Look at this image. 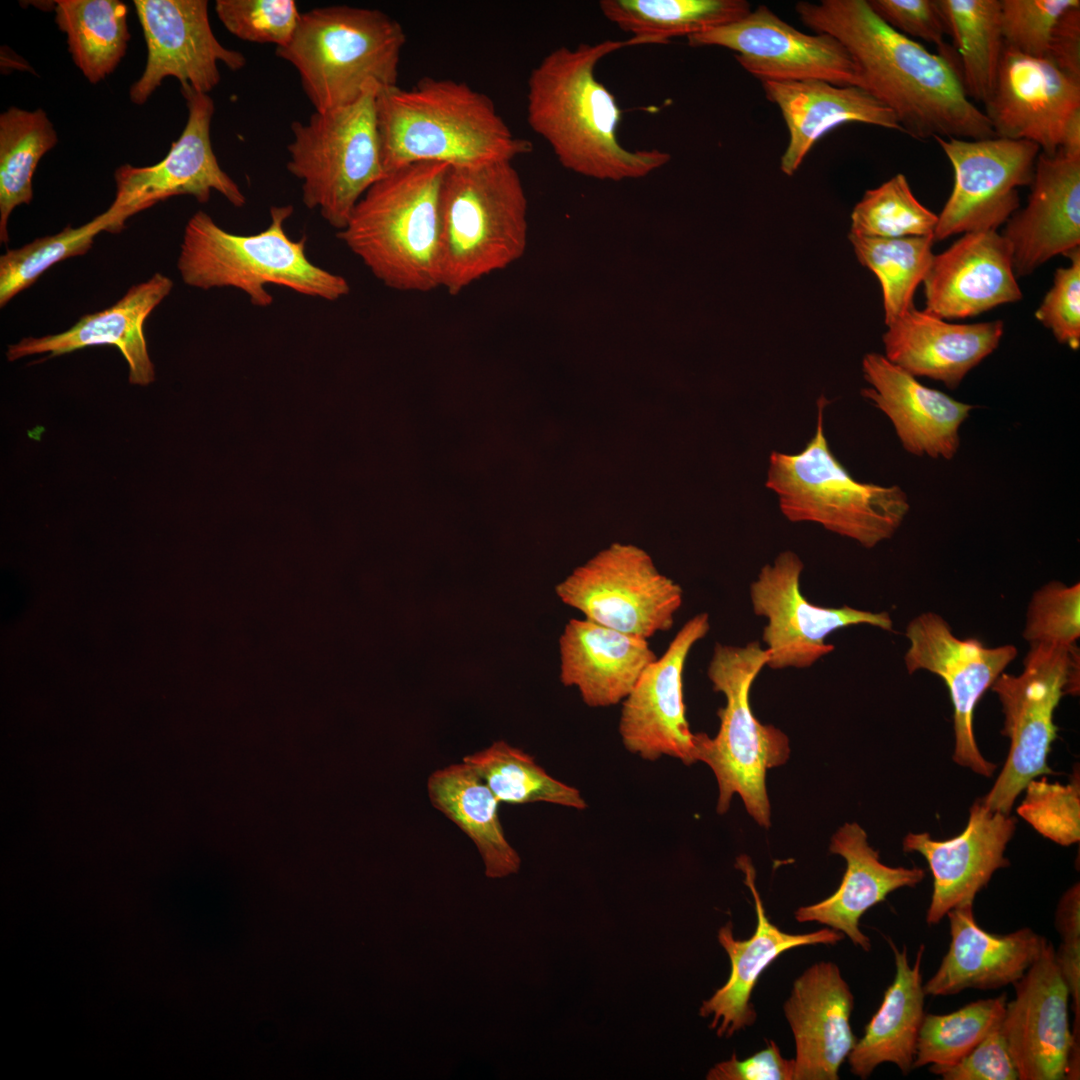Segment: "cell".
I'll return each mask as SVG.
<instances>
[{
  "label": "cell",
  "mask_w": 1080,
  "mask_h": 1080,
  "mask_svg": "<svg viewBox=\"0 0 1080 1080\" xmlns=\"http://www.w3.org/2000/svg\"><path fill=\"white\" fill-rule=\"evenodd\" d=\"M795 11L805 26L841 42L863 87L893 111L904 133L921 141L995 137L948 48L930 52L883 22L867 0L800 1Z\"/></svg>",
  "instance_id": "6da1fadb"
},
{
  "label": "cell",
  "mask_w": 1080,
  "mask_h": 1080,
  "mask_svg": "<svg viewBox=\"0 0 1080 1080\" xmlns=\"http://www.w3.org/2000/svg\"><path fill=\"white\" fill-rule=\"evenodd\" d=\"M648 44L631 37L561 46L530 72L527 121L559 163L575 173L620 181L640 178L664 166L671 155L657 148L630 150L618 134L621 109L611 91L596 78V66L623 47Z\"/></svg>",
  "instance_id": "7a4b0ae2"
},
{
  "label": "cell",
  "mask_w": 1080,
  "mask_h": 1080,
  "mask_svg": "<svg viewBox=\"0 0 1080 1080\" xmlns=\"http://www.w3.org/2000/svg\"><path fill=\"white\" fill-rule=\"evenodd\" d=\"M376 117L386 173L415 163L513 162L533 148L513 134L489 96L452 79L380 88Z\"/></svg>",
  "instance_id": "3957f363"
},
{
  "label": "cell",
  "mask_w": 1080,
  "mask_h": 1080,
  "mask_svg": "<svg viewBox=\"0 0 1080 1080\" xmlns=\"http://www.w3.org/2000/svg\"><path fill=\"white\" fill-rule=\"evenodd\" d=\"M448 168L415 163L387 172L337 232L385 286L412 292L440 287V204Z\"/></svg>",
  "instance_id": "277c9868"
},
{
  "label": "cell",
  "mask_w": 1080,
  "mask_h": 1080,
  "mask_svg": "<svg viewBox=\"0 0 1080 1080\" xmlns=\"http://www.w3.org/2000/svg\"><path fill=\"white\" fill-rule=\"evenodd\" d=\"M292 205L272 206L270 224L251 235L230 233L204 211L188 220L180 245L177 268L183 282L208 290L233 287L246 293L251 304L268 307L273 297L266 285L289 288L299 294L336 301L350 292L341 275L313 264L306 256V237L293 240L285 223Z\"/></svg>",
  "instance_id": "5b68a950"
},
{
  "label": "cell",
  "mask_w": 1080,
  "mask_h": 1080,
  "mask_svg": "<svg viewBox=\"0 0 1080 1080\" xmlns=\"http://www.w3.org/2000/svg\"><path fill=\"white\" fill-rule=\"evenodd\" d=\"M406 35L377 9L332 5L301 13L291 41L276 55L297 70L317 112L347 106L373 85L398 84Z\"/></svg>",
  "instance_id": "8992f818"
},
{
  "label": "cell",
  "mask_w": 1080,
  "mask_h": 1080,
  "mask_svg": "<svg viewBox=\"0 0 1080 1080\" xmlns=\"http://www.w3.org/2000/svg\"><path fill=\"white\" fill-rule=\"evenodd\" d=\"M440 205V287L449 294L523 255L528 203L512 162L449 167Z\"/></svg>",
  "instance_id": "52a82bcc"
},
{
  "label": "cell",
  "mask_w": 1080,
  "mask_h": 1080,
  "mask_svg": "<svg viewBox=\"0 0 1080 1080\" xmlns=\"http://www.w3.org/2000/svg\"><path fill=\"white\" fill-rule=\"evenodd\" d=\"M818 400L817 424L803 450L772 451L765 486L778 497L791 522H814L865 548L891 538L909 512L907 494L897 485L856 480L831 451L824 433V409Z\"/></svg>",
  "instance_id": "ba28073f"
},
{
  "label": "cell",
  "mask_w": 1080,
  "mask_h": 1080,
  "mask_svg": "<svg viewBox=\"0 0 1080 1080\" xmlns=\"http://www.w3.org/2000/svg\"><path fill=\"white\" fill-rule=\"evenodd\" d=\"M768 651L758 641L745 646L717 643L707 675L713 690L721 692L726 705L717 715L720 727L710 738L696 733V762L713 771L719 789L717 812L725 813L734 794L740 795L747 812L765 828L770 826L766 772L784 764L790 754L787 736L754 716L749 701L751 685L767 665Z\"/></svg>",
  "instance_id": "9c48e42d"
},
{
  "label": "cell",
  "mask_w": 1080,
  "mask_h": 1080,
  "mask_svg": "<svg viewBox=\"0 0 1080 1080\" xmlns=\"http://www.w3.org/2000/svg\"><path fill=\"white\" fill-rule=\"evenodd\" d=\"M380 87L371 86L355 102L324 112L306 123H291L288 171L302 181V200L342 230L361 197L385 174L376 117Z\"/></svg>",
  "instance_id": "30bf717a"
},
{
  "label": "cell",
  "mask_w": 1080,
  "mask_h": 1080,
  "mask_svg": "<svg viewBox=\"0 0 1080 1080\" xmlns=\"http://www.w3.org/2000/svg\"><path fill=\"white\" fill-rule=\"evenodd\" d=\"M1079 659L1076 645L1030 644L1022 673L1003 672L991 686L1002 706V734L1010 740L1004 766L981 798L991 811L1010 814L1030 780L1054 774L1048 765L1058 730L1054 712L1063 695L1079 693Z\"/></svg>",
  "instance_id": "8fae6325"
},
{
  "label": "cell",
  "mask_w": 1080,
  "mask_h": 1080,
  "mask_svg": "<svg viewBox=\"0 0 1080 1080\" xmlns=\"http://www.w3.org/2000/svg\"><path fill=\"white\" fill-rule=\"evenodd\" d=\"M555 591L585 619L644 639L668 631L683 601L681 586L644 551L620 544L576 568Z\"/></svg>",
  "instance_id": "7c38bea8"
},
{
  "label": "cell",
  "mask_w": 1080,
  "mask_h": 1080,
  "mask_svg": "<svg viewBox=\"0 0 1080 1080\" xmlns=\"http://www.w3.org/2000/svg\"><path fill=\"white\" fill-rule=\"evenodd\" d=\"M954 171V185L938 215L934 241L959 233L996 230L1019 208L1018 188L1030 185L1040 148L1000 137H935Z\"/></svg>",
  "instance_id": "4fadbf2b"
},
{
  "label": "cell",
  "mask_w": 1080,
  "mask_h": 1080,
  "mask_svg": "<svg viewBox=\"0 0 1080 1080\" xmlns=\"http://www.w3.org/2000/svg\"><path fill=\"white\" fill-rule=\"evenodd\" d=\"M906 637L908 673L929 671L942 678L948 688L954 709V762L991 777L997 765L986 760L978 748L974 712L984 693L1016 658V647H987L976 638H958L935 612L914 617L906 627Z\"/></svg>",
  "instance_id": "5bb4252c"
},
{
  "label": "cell",
  "mask_w": 1080,
  "mask_h": 1080,
  "mask_svg": "<svg viewBox=\"0 0 1080 1080\" xmlns=\"http://www.w3.org/2000/svg\"><path fill=\"white\" fill-rule=\"evenodd\" d=\"M802 570L803 562L798 555L783 551L773 564L761 568L750 586L754 613L768 620L762 635L768 651L766 666L772 669L812 666L834 650V645L825 640L840 628L866 624L893 630L887 612L812 604L800 591Z\"/></svg>",
  "instance_id": "9a60e30c"
},
{
  "label": "cell",
  "mask_w": 1080,
  "mask_h": 1080,
  "mask_svg": "<svg viewBox=\"0 0 1080 1080\" xmlns=\"http://www.w3.org/2000/svg\"><path fill=\"white\" fill-rule=\"evenodd\" d=\"M687 41L694 47L732 50L740 66L761 82L822 80L863 87L858 67L840 41L826 33L801 32L766 5L735 22L689 36Z\"/></svg>",
  "instance_id": "2e32d148"
},
{
  "label": "cell",
  "mask_w": 1080,
  "mask_h": 1080,
  "mask_svg": "<svg viewBox=\"0 0 1080 1080\" xmlns=\"http://www.w3.org/2000/svg\"><path fill=\"white\" fill-rule=\"evenodd\" d=\"M147 59L141 77L129 90L132 103L144 104L168 77L202 93L220 82L218 63L242 69L245 56L224 47L215 37L206 0H134Z\"/></svg>",
  "instance_id": "e0dca14e"
},
{
  "label": "cell",
  "mask_w": 1080,
  "mask_h": 1080,
  "mask_svg": "<svg viewBox=\"0 0 1080 1080\" xmlns=\"http://www.w3.org/2000/svg\"><path fill=\"white\" fill-rule=\"evenodd\" d=\"M180 90L188 117L180 137L171 144L167 155L150 166L123 164L114 173L116 191L109 208L126 219L178 195H190L198 202L206 203L213 190L234 207L246 204L245 195L220 167L212 148L213 99L190 86H181Z\"/></svg>",
  "instance_id": "ac0fdd59"
},
{
  "label": "cell",
  "mask_w": 1080,
  "mask_h": 1080,
  "mask_svg": "<svg viewBox=\"0 0 1080 1080\" xmlns=\"http://www.w3.org/2000/svg\"><path fill=\"white\" fill-rule=\"evenodd\" d=\"M1001 1030L1020 1080L1078 1079L1079 1047L1069 1023L1070 993L1048 940L1034 963L1013 984Z\"/></svg>",
  "instance_id": "d6986e66"
},
{
  "label": "cell",
  "mask_w": 1080,
  "mask_h": 1080,
  "mask_svg": "<svg viewBox=\"0 0 1080 1080\" xmlns=\"http://www.w3.org/2000/svg\"><path fill=\"white\" fill-rule=\"evenodd\" d=\"M710 629L709 616L690 618L622 701L619 734L626 750L647 761L669 756L696 762V733L685 716L683 672L692 647Z\"/></svg>",
  "instance_id": "ffe728a7"
},
{
  "label": "cell",
  "mask_w": 1080,
  "mask_h": 1080,
  "mask_svg": "<svg viewBox=\"0 0 1080 1080\" xmlns=\"http://www.w3.org/2000/svg\"><path fill=\"white\" fill-rule=\"evenodd\" d=\"M984 106L996 137L1030 141L1042 153L1053 155L1069 118L1080 110V82L1047 58L1005 47L993 93Z\"/></svg>",
  "instance_id": "44dd1931"
},
{
  "label": "cell",
  "mask_w": 1080,
  "mask_h": 1080,
  "mask_svg": "<svg viewBox=\"0 0 1080 1080\" xmlns=\"http://www.w3.org/2000/svg\"><path fill=\"white\" fill-rule=\"evenodd\" d=\"M1016 823L1009 814L988 809L980 798L971 806L959 835L948 840H934L926 832L905 836L903 850L921 854L932 872L928 925H936L955 907L973 904L993 874L1009 866L1004 853Z\"/></svg>",
  "instance_id": "7402d4cb"
},
{
  "label": "cell",
  "mask_w": 1080,
  "mask_h": 1080,
  "mask_svg": "<svg viewBox=\"0 0 1080 1080\" xmlns=\"http://www.w3.org/2000/svg\"><path fill=\"white\" fill-rule=\"evenodd\" d=\"M923 284L924 311L944 320L976 316L1022 298L1010 244L996 230L964 233L934 254Z\"/></svg>",
  "instance_id": "603a6c76"
},
{
  "label": "cell",
  "mask_w": 1080,
  "mask_h": 1080,
  "mask_svg": "<svg viewBox=\"0 0 1080 1080\" xmlns=\"http://www.w3.org/2000/svg\"><path fill=\"white\" fill-rule=\"evenodd\" d=\"M862 372L870 386L861 395L889 418L906 452L933 459L955 457L960 427L973 405L923 385L876 352L863 357Z\"/></svg>",
  "instance_id": "cb8c5ba5"
},
{
  "label": "cell",
  "mask_w": 1080,
  "mask_h": 1080,
  "mask_svg": "<svg viewBox=\"0 0 1080 1080\" xmlns=\"http://www.w3.org/2000/svg\"><path fill=\"white\" fill-rule=\"evenodd\" d=\"M1026 206L1006 222L1014 273L1031 274L1080 244V157L1039 153Z\"/></svg>",
  "instance_id": "d4e9b609"
},
{
  "label": "cell",
  "mask_w": 1080,
  "mask_h": 1080,
  "mask_svg": "<svg viewBox=\"0 0 1080 1080\" xmlns=\"http://www.w3.org/2000/svg\"><path fill=\"white\" fill-rule=\"evenodd\" d=\"M854 997L838 966L818 962L793 983L784 1014L795 1041L794 1080H837L856 1044Z\"/></svg>",
  "instance_id": "484cf974"
},
{
  "label": "cell",
  "mask_w": 1080,
  "mask_h": 1080,
  "mask_svg": "<svg viewBox=\"0 0 1080 1080\" xmlns=\"http://www.w3.org/2000/svg\"><path fill=\"white\" fill-rule=\"evenodd\" d=\"M736 867L743 872L745 884L753 896L757 924L753 935L745 940L734 938L731 922L718 931V941L730 959L731 971L726 983L703 1001L699 1014L702 1017L712 1016L709 1027L716 1029L719 1037H731L754 1024L756 1011L750 1001L752 992L763 971L783 952L806 945H833L845 936L830 927L803 934L780 930L766 915L750 858L739 856Z\"/></svg>",
  "instance_id": "4316f807"
},
{
  "label": "cell",
  "mask_w": 1080,
  "mask_h": 1080,
  "mask_svg": "<svg viewBox=\"0 0 1080 1080\" xmlns=\"http://www.w3.org/2000/svg\"><path fill=\"white\" fill-rule=\"evenodd\" d=\"M946 916L951 941L935 974L923 984L926 996H950L966 989L991 990L1016 983L1040 955L1047 939L1028 927L993 934L976 922L973 904Z\"/></svg>",
  "instance_id": "83f0119b"
},
{
  "label": "cell",
  "mask_w": 1080,
  "mask_h": 1080,
  "mask_svg": "<svg viewBox=\"0 0 1080 1080\" xmlns=\"http://www.w3.org/2000/svg\"><path fill=\"white\" fill-rule=\"evenodd\" d=\"M1001 320L954 324L911 307L887 325L885 357L914 377L957 388L965 376L999 345Z\"/></svg>",
  "instance_id": "f1b7e54d"
},
{
  "label": "cell",
  "mask_w": 1080,
  "mask_h": 1080,
  "mask_svg": "<svg viewBox=\"0 0 1080 1080\" xmlns=\"http://www.w3.org/2000/svg\"><path fill=\"white\" fill-rule=\"evenodd\" d=\"M173 281L155 273L149 280L131 286L125 295L112 306L82 316L68 330L43 337H26L8 346V361L49 353L56 357L88 346L114 345L118 347L129 365V382L147 386L155 381L156 374L143 332V325L150 313L168 296Z\"/></svg>",
  "instance_id": "f546056e"
},
{
  "label": "cell",
  "mask_w": 1080,
  "mask_h": 1080,
  "mask_svg": "<svg viewBox=\"0 0 1080 1080\" xmlns=\"http://www.w3.org/2000/svg\"><path fill=\"white\" fill-rule=\"evenodd\" d=\"M762 87L780 109L789 132L780 160L787 176L794 175L815 143L838 126L856 122L903 132L893 111L860 86L805 80L765 81Z\"/></svg>",
  "instance_id": "4dcf8cb0"
},
{
  "label": "cell",
  "mask_w": 1080,
  "mask_h": 1080,
  "mask_svg": "<svg viewBox=\"0 0 1080 1080\" xmlns=\"http://www.w3.org/2000/svg\"><path fill=\"white\" fill-rule=\"evenodd\" d=\"M648 639L571 619L559 639L560 680L589 707L622 702L657 658Z\"/></svg>",
  "instance_id": "1f68e13d"
},
{
  "label": "cell",
  "mask_w": 1080,
  "mask_h": 1080,
  "mask_svg": "<svg viewBox=\"0 0 1080 1080\" xmlns=\"http://www.w3.org/2000/svg\"><path fill=\"white\" fill-rule=\"evenodd\" d=\"M830 852L847 863L840 886L828 898L802 906L795 913L798 922H818L846 935L865 951L870 939L859 928L863 914L884 901L888 894L914 887L925 877L919 867H890L879 860V852L867 841V834L857 823H846L833 835Z\"/></svg>",
  "instance_id": "d6a6232c"
},
{
  "label": "cell",
  "mask_w": 1080,
  "mask_h": 1080,
  "mask_svg": "<svg viewBox=\"0 0 1080 1080\" xmlns=\"http://www.w3.org/2000/svg\"><path fill=\"white\" fill-rule=\"evenodd\" d=\"M896 973L886 989L882 1003L865 1026L847 1059L851 1072L861 1079L885 1062L894 1063L904 1075L913 1069L916 1044L925 1016L921 962L925 946L920 945L916 960L909 964L907 948L899 950L891 939Z\"/></svg>",
  "instance_id": "836d02e7"
},
{
  "label": "cell",
  "mask_w": 1080,
  "mask_h": 1080,
  "mask_svg": "<svg viewBox=\"0 0 1080 1080\" xmlns=\"http://www.w3.org/2000/svg\"><path fill=\"white\" fill-rule=\"evenodd\" d=\"M431 804L476 845L489 878L517 873L521 860L510 845L498 815L499 801L465 762L433 772L427 782Z\"/></svg>",
  "instance_id": "e575fe53"
},
{
  "label": "cell",
  "mask_w": 1080,
  "mask_h": 1080,
  "mask_svg": "<svg viewBox=\"0 0 1080 1080\" xmlns=\"http://www.w3.org/2000/svg\"><path fill=\"white\" fill-rule=\"evenodd\" d=\"M606 19L649 44L692 36L735 22L750 11L746 0H601Z\"/></svg>",
  "instance_id": "d590c367"
},
{
  "label": "cell",
  "mask_w": 1080,
  "mask_h": 1080,
  "mask_svg": "<svg viewBox=\"0 0 1080 1080\" xmlns=\"http://www.w3.org/2000/svg\"><path fill=\"white\" fill-rule=\"evenodd\" d=\"M55 22L67 36L74 64L96 84L125 56L130 33L128 7L119 0H57Z\"/></svg>",
  "instance_id": "8d00e7d4"
},
{
  "label": "cell",
  "mask_w": 1080,
  "mask_h": 1080,
  "mask_svg": "<svg viewBox=\"0 0 1080 1080\" xmlns=\"http://www.w3.org/2000/svg\"><path fill=\"white\" fill-rule=\"evenodd\" d=\"M947 33L960 59V74L970 99L991 97L1005 48L1000 0H937Z\"/></svg>",
  "instance_id": "74e56055"
},
{
  "label": "cell",
  "mask_w": 1080,
  "mask_h": 1080,
  "mask_svg": "<svg viewBox=\"0 0 1080 1080\" xmlns=\"http://www.w3.org/2000/svg\"><path fill=\"white\" fill-rule=\"evenodd\" d=\"M58 142L57 132L43 109L15 106L0 115V240L8 242L12 211L33 199L32 178L40 159Z\"/></svg>",
  "instance_id": "f35d334b"
},
{
  "label": "cell",
  "mask_w": 1080,
  "mask_h": 1080,
  "mask_svg": "<svg viewBox=\"0 0 1080 1080\" xmlns=\"http://www.w3.org/2000/svg\"><path fill=\"white\" fill-rule=\"evenodd\" d=\"M463 762L475 770L499 803L546 802L577 810L587 806L579 790L553 778L533 756L503 740L466 755Z\"/></svg>",
  "instance_id": "ab89813d"
},
{
  "label": "cell",
  "mask_w": 1080,
  "mask_h": 1080,
  "mask_svg": "<svg viewBox=\"0 0 1080 1080\" xmlns=\"http://www.w3.org/2000/svg\"><path fill=\"white\" fill-rule=\"evenodd\" d=\"M854 253L878 278L886 326L913 307V295L923 282L934 254L933 236L865 237L849 233Z\"/></svg>",
  "instance_id": "60d3db41"
},
{
  "label": "cell",
  "mask_w": 1080,
  "mask_h": 1080,
  "mask_svg": "<svg viewBox=\"0 0 1080 1080\" xmlns=\"http://www.w3.org/2000/svg\"><path fill=\"white\" fill-rule=\"evenodd\" d=\"M125 222L122 215L108 208L80 227L67 226L57 234L39 237L18 249L6 251L0 257V307L32 286L56 263L86 254L99 233L119 232Z\"/></svg>",
  "instance_id": "b9f144b4"
},
{
  "label": "cell",
  "mask_w": 1080,
  "mask_h": 1080,
  "mask_svg": "<svg viewBox=\"0 0 1080 1080\" xmlns=\"http://www.w3.org/2000/svg\"><path fill=\"white\" fill-rule=\"evenodd\" d=\"M1006 994L971 1002L948 1014H925L919 1031L913 1069L930 1072L953 1065L1002 1022Z\"/></svg>",
  "instance_id": "7bdbcfd3"
},
{
  "label": "cell",
  "mask_w": 1080,
  "mask_h": 1080,
  "mask_svg": "<svg viewBox=\"0 0 1080 1080\" xmlns=\"http://www.w3.org/2000/svg\"><path fill=\"white\" fill-rule=\"evenodd\" d=\"M850 218V234L878 238L933 236L938 222V215L915 197L902 173L866 190Z\"/></svg>",
  "instance_id": "ee69618b"
},
{
  "label": "cell",
  "mask_w": 1080,
  "mask_h": 1080,
  "mask_svg": "<svg viewBox=\"0 0 1080 1080\" xmlns=\"http://www.w3.org/2000/svg\"><path fill=\"white\" fill-rule=\"evenodd\" d=\"M1080 772L1074 768L1067 784L1030 780L1017 813L1049 840L1070 846L1080 840Z\"/></svg>",
  "instance_id": "f6af8a7d"
},
{
  "label": "cell",
  "mask_w": 1080,
  "mask_h": 1080,
  "mask_svg": "<svg viewBox=\"0 0 1080 1080\" xmlns=\"http://www.w3.org/2000/svg\"><path fill=\"white\" fill-rule=\"evenodd\" d=\"M215 11L237 38L277 48L291 41L301 15L294 0H217Z\"/></svg>",
  "instance_id": "bcb514c9"
},
{
  "label": "cell",
  "mask_w": 1080,
  "mask_h": 1080,
  "mask_svg": "<svg viewBox=\"0 0 1080 1080\" xmlns=\"http://www.w3.org/2000/svg\"><path fill=\"white\" fill-rule=\"evenodd\" d=\"M1080 636V584L1052 581L1028 604L1023 637L1029 644L1076 645Z\"/></svg>",
  "instance_id": "7dc6e473"
},
{
  "label": "cell",
  "mask_w": 1080,
  "mask_h": 1080,
  "mask_svg": "<svg viewBox=\"0 0 1080 1080\" xmlns=\"http://www.w3.org/2000/svg\"><path fill=\"white\" fill-rule=\"evenodd\" d=\"M1006 48L1046 58L1061 15L1079 0H1000Z\"/></svg>",
  "instance_id": "c3c4849f"
},
{
  "label": "cell",
  "mask_w": 1080,
  "mask_h": 1080,
  "mask_svg": "<svg viewBox=\"0 0 1080 1080\" xmlns=\"http://www.w3.org/2000/svg\"><path fill=\"white\" fill-rule=\"evenodd\" d=\"M1071 264L1056 270L1053 285L1035 312L1061 344L1080 347V250L1069 253Z\"/></svg>",
  "instance_id": "681fc988"
},
{
  "label": "cell",
  "mask_w": 1080,
  "mask_h": 1080,
  "mask_svg": "<svg viewBox=\"0 0 1080 1080\" xmlns=\"http://www.w3.org/2000/svg\"><path fill=\"white\" fill-rule=\"evenodd\" d=\"M1055 925L1062 938L1055 959L1067 985L1075 1014L1072 1034L1079 1043L1080 1032V886L1075 883L1061 897Z\"/></svg>",
  "instance_id": "f907efd6"
},
{
  "label": "cell",
  "mask_w": 1080,
  "mask_h": 1080,
  "mask_svg": "<svg viewBox=\"0 0 1080 1080\" xmlns=\"http://www.w3.org/2000/svg\"><path fill=\"white\" fill-rule=\"evenodd\" d=\"M872 11L888 26L911 38L946 49L947 33L937 0H867Z\"/></svg>",
  "instance_id": "816d5d0a"
},
{
  "label": "cell",
  "mask_w": 1080,
  "mask_h": 1080,
  "mask_svg": "<svg viewBox=\"0 0 1080 1080\" xmlns=\"http://www.w3.org/2000/svg\"><path fill=\"white\" fill-rule=\"evenodd\" d=\"M945 1080H1017L1019 1074L1001 1024L958 1062L939 1070Z\"/></svg>",
  "instance_id": "f5cc1de1"
},
{
  "label": "cell",
  "mask_w": 1080,
  "mask_h": 1080,
  "mask_svg": "<svg viewBox=\"0 0 1080 1080\" xmlns=\"http://www.w3.org/2000/svg\"><path fill=\"white\" fill-rule=\"evenodd\" d=\"M794 1059H785L774 1041L745 1059L736 1053L717 1063L707 1073L708 1080H794Z\"/></svg>",
  "instance_id": "db71d44e"
},
{
  "label": "cell",
  "mask_w": 1080,
  "mask_h": 1080,
  "mask_svg": "<svg viewBox=\"0 0 1080 1080\" xmlns=\"http://www.w3.org/2000/svg\"><path fill=\"white\" fill-rule=\"evenodd\" d=\"M1046 58L1066 75L1080 82V3L1061 15Z\"/></svg>",
  "instance_id": "11a10c76"
},
{
  "label": "cell",
  "mask_w": 1080,
  "mask_h": 1080,
  "mask_svg": "<svg viewBox=\"0 0 1080 1080\" xmlns=\"http://www.w3.org/2000/svg\"><path fill=\"white\" fill-rule=\"evenodd\" d=\"M1059 150L1067 156L1080 157V110L1069 118Z\"/></svg>",
  "instance_id": "9f6ffc18"
}]
</instances>
